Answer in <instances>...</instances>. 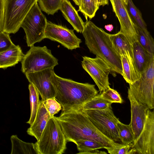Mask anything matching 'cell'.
<instances>
[{"mask_svg": "<svg viewBox=\"0 0 154 154\" xmlns=\"http://www.w3.org/2000/svg\"><path fill=\"white\" fill-rule=\"evenodd\" d=\"M82 109L61 113L59 116L56 117L67 142L75 143L79 140H88L97 142L105 148L118 147L123 145L102 134L84 114Z\"/></svg>", "mask_w": 154, "mask_h": 154, "instance_id": "obj_1", "label": "cell"}, {"mask_svg": "<svg viewBox=\"0 0 154 154\" xmlns=\"http://www.w3.org/2000/svg\"><path fill=\"white\" fill-rule=\"evenodd\" d=\"M52 82L56 94L55 98L61 105V113L82 109L83 106L98 94L95 85L63 78L54 73Z\"/></svg>", "mask_w": 154, "mask_h": 154, "instance_id": "obj_2", "label": "cell"}, {"mask_svg": "<svg viewBox=\"0 0 154 154\" xmlns=\"http://www.w3.org/2000/svg\"><path fill=\"white\" fill-rule=\"evenodd\" d=\"M82 33L85 44L90 52L102 59L111 71L122 75V69L121 57L113 47L110 34L88 20L85 23Z\"/></svg>", "mask_w": 154, "mask_h": 154, "instance_id": "obj_3", "label": "cell"}, {"mask_svg": "<svg viewBox=\"0 0 154 154\" xmlns=\"http://www.w3.org/2000/svg\"><path fill=\"white\" fill-rule=\"evenodd\" d=\"M67 142L60 124L53 116L48 120L35 143L38 154H62L66 149Z\"/></svg>", "mask_w": 154, "mask_h": 154, "instance_id": "obj_4", "label": "cell"}, {"mask_svg": "<svg viewBox=\"0 0 154 154\" xmlns=\"http://www.w3.org/2000/svg\"><path fill=\"white\" fill-rule=\"evenodd\" d=\"M38 0H5L3 31L15 34L25 18Z\"/></svg>", "mask_w": 154, "mask_h": 154, "instance_id": "obj_5", "label": "cell"}, {"mask_svg": "<svg viewBox=\"0 0 154 154\" xmlns=\"http://www.w3.org/2000/svg\"><path fill=\"white\" fill-rule=\"evenodd\" d=\"M21 71L25 74L50 68L58 64V60L46 46L30 47L21 61Z\"/></svg>", "mask_w": 154, "mask_h": 154, "instance_id": "obj_6", "label": "cell"}, {"mask_svg": "<svg viewBox=\"0 0 154 154\" xmlns=\"http://www.w3.org/2000/svg\"><path fill=\"white\" fill-rule=\"evenodd\" d=\"M82 111L104 135L115 142L120 141L117 127L119 120L115 115L111 105L103 110L82 109Z\"/></svg>", "mask_w": 154, "mask_h": 154, "instance_id": "obj_7", "label": "cell"}, {"mask_svg": "<svg viewBox=\"0 0 154 154\" xmlns=\"http://www.w3.org/2000/svg\"><path fill=\"white\" fill-rule=\"evenodd\" d=\"M47 21L38 2H36L25 18L21 26L25 32L28 47H31L45 38V32Z\"/></svg>", "mask_w": 154, "mask_h": 154, "instance_id": "obj_8", "label": "cell"}, {"mask_svg": "<svg viewBox=\"0 0 154 154\" xmlns=\"http://www.w3.org/2000/svg\"><path fill=\"white\" fill-rule=\"evenodd\" d=\"M154 60L140 78L129 84L128 91L135 99L150 109L154 108Z\"/></svg>", "mask_w": 154, "mask_h": 154, "instance_id": "obj_9", "label": "cell"}, {"mask_svg": "<svg viewBox=\"0 0 154 154\" xmlns=\"http://www.w3.org/2000/svg\"><path fill=\"white\" fill-rule=\"evenodd\" d=\"M82 65L98 87L100 93L110 87L109 75L111 71L108 64L101 58L82 57Z\"/></svg>", "mask_w": 154, "mask_h": 154, "instance_id": "obj_10", "label": "cell"}, {"mask_svg": "<svg viewBox=\"0 0 154 154\" xmlns=\"http://www.w3.org/2000/svg\"><path fill=\"white\" fill-rule=\"evenodd\" d=\"M128 154H154V112L147 111L143 128Z\"/></svg>", "mask_w": 154, "mask_h": 154, "instance_id": "obj_11", "label": "cell"}, {"mask_svg": "<svg viewBox=\"0 0 154 154\" xmlns=\"http://www.w3.org/2000/svg\"><path fill=\"white\" fill-rule=\"evenodd\" d=\"M45 38L57 42L70 50L80 48L82 42L75 35L73 29L48 21L45 30Z\"/></svg>", "mask_w": 154, "mask_h": 154, "instance_id": "obj_12", "label": "cell"}, {"mask_svg": "<svg viewBox=\"0 0 154 154\" xmlns=\"http://www.w3.org/2000/svg\"><path fill=\"white\" fill-rule=\"evenodd\" d=\"M54 69L48 68L25 74L29 83L37 88L43 101L55 96V89L52 82Z\"/></svg>", "mask_w": 154, "mask_h": 154, "instance_id": "obj_13", "label": "cell"}, {"mask_svg": "<svg viewBox=\"0 0 154 154\" xmlns=\"http://www.w3.org/2000/svg\"><path fill=\"white\" fill-rule=\"evenodd\" d=\"M113 11L119 20L120 29L119 33L123 34L132 45L137 41L134 27L129 14L126 5L123 0H109Z\"/></svg>", "mask_w": 154, "mask_h": 154, "instance_id": "obj_14", "label": "cell"}, {"mask_svg": "<svg viewBox=\"0 0 154 154\" xmlns=\"http://www.w3.org/2000/svg\"><path fill=\"white\" fill-rule=\"evenodd\" d=\"M128 98L131 104L130 124L134 134V143L136 141L143 128L147 111L149 108L138 101L128 91Z\"/></svg>", "mask_w": 154, "mask_h": 154, "instance_id": "obj_15", "label": "cell"}, {"mask_svg": "<svg viewBox=\"0 0 154 154\" xmlns=\"http://www.w3.org/2000/svg\"><path fill=\"white\" fill-rule=\"evenodd\" d=\"M51 117L45 107L43 101L41 100L35 119L27 130V134L34 137L38 141L48 122Z\"/></svg>", "mask_w": 154, "mask_h": 154, "instance_id": "obj_16", "label": "cell"}, {"mask_svg": "<svg viewBox=\"0 0 154 154\" xmlns=\"http://www.w3.org/2000/svg\"><path fill=\"white\" fill-rule=\"evenodd\" d=\"M132 46L134 64L138 72L141 75L154 60V54L143 48L137 41L133 43Z\"/></svg>", "mask_w": 154, "mask_h": 154, "instance_id": "obj_17", "label": "cell"}, {"mask_svg": "<svg viewBox=\"0 0 154 154\" xmlns=\"http://www.w3.org/2000/svg\"><path fill=\"white\" fill-rule=\"evenodd\" d=\"M65 18L77 32L82 33L85 23L69 0H62L60 10Z\"/></svg>", "mask_w": 154, "mask_h": 154, "instance_id": "obj_18", "label": "cell"}, {"mask_svg": "<svg viewBox=\"0 0 154 154\" xmlns=\"http://www.w3.org/2000/svg\"><path fill=\"white\" fill-rule=\"evenodd\" d=\"M24 55L20 47L13 44L7 50L0 52V68L15 66L21 61Z\"/></svg>", "mask_w": 154, "mask_h": 154, "instance_id": "obj_19", "label": "cell"}, {"mask_svg": "<svg viewBox=\"0 0 154 154\" xmlns=\"http://www.w3.org/2000/svg\"><path fill=\"white\" fill-rule=\"evenodd\" d=\"M122 67V75L129 84H132L140 77L135 66L133 59L126 55H120Z\"/></svg>", "mask_w": 154, "mask_h": 154, "instance_id": "obj_20", "label": "cell"}, {"mask_svg": "<svg viewBox=\"0 0 154 154\" xmlns=\"http://www.w3.org/2000/svg\"><path fill=\"white\" fill-rule=\"evenodd\" d=\"M110 37L113 47L119 56L122 55H127L134 60L132 45L123 34L119 32L110 34Z\"/></svg>", "mask_w": 154, "mask_h": 154, "instance_id": "obj_21", "label": "cell"}, {"mask_svg": "<svg viewBox=\"0 0 154 154\" xmlns=\"http://www.w3.org/2000/svg\"><path fill=\"white\" fill-rule=\"evenodd\" d=\"M10 140L11 143V154H38L35 143L23 141L17 135H12Z\"/></svg>", "mask_w": 154, "mask_h": 154, "instance_id": "obj_22", "label": "cell"}, {"mask_svg": "<svg viewBox=\"0 0 154 154\" xmlns=\"http://www.w3.org/2000/svg\"><path fill=\"white\" fill-rule=\"evenodd\" d=\"M126 6L134 25L145 32L149 33L147 28L146 24L143 18L141 13L135 5L132 0H127Z\"/></svg>", "mask_w": 154, "mask_h": 154, "instance_id": "obj_23", "label": "cell"}, {"mask_svg": "<svg viewBox=\"0 0 154 154\" xmlns=\"http://www.w3.org/2000/svg\"><path fill=\"white\" fill-rule=\"evenodd\" d=\"M28 88L29 93L31 111L29 119L26 123L31 125L33 123L35 118L40 100H39V93L34 85L30 83Z\"/></svg>", "mask_w": 154, "mask_h": 154, "instance_id": "obj_24", "label": "cell"}, {"mask_svg": "<svg viewBox=\"0 0 154 154\" xmlns=\"http://www.w3.org/2000/svg\"><path fill=\"white\" fill-rule=\"evenodd\" d=\"M137 41L140 45L147 51L154 54V40L149 32L146 33L135 26Z\"/></svg>", "mask_w": 154, "mask_h": 154, "instance_id": "obj_25", "label": "cell"}, {"mask_svg": "<svg viewBox=\"0 0 154 154\" xmlns=\"http://www.w3.org/2000/svg\"><path fill=\"white\" fill-rule=\"evenodd\" d=\"M79 6L77 11L81 12L87 20L88 18L91 19L95 16L100 7L94 0H81Z\"/></svg>", "mask_w": 154, "mask_h": 154, "instance_id": "obj_26", "label": "cell"}, {"mask_svg": "<svg viewBox=\"0 0 154 154\" xmlns=\"http://www.w3.org/2000/svg\"><path fill=\"white\" fill-rule=\"evenodd\" d=\"M117 127L119 138L123 144L131 145L134 141V134L130 124L125 125L119 121Z\"/></svg>", "mask_w": 154, "mask_h": 154, "instance_id": "obj_27", "label": "cell"}, {"mask_svg": "<svg viewBox=\"0 0 154 154\" xmlns=\"http://www.w3.org/2000/svg\"><path fill=\"white\" fill-rule=\"evenodd\" d=\"M112 103L104 99L100 94H97L83 106V110H103L106 108Z\"/></svg>", "mask_w": 154, "mask_h": 154, "instance_id": "obj_28", "label": "cell"}, {"mask_svg": "<svg viewBox=\"0 0 154 154\" xmlns=\"http://www.w3.org/2000/svg\"><path fill=\"white\" fill-rule=\"evenodd\" d=\"M62 0H38L39 6L48 15H53L60 10Z\"/></svg>", "mask_w": 154, "mask_h": 154, "instance_id": "obj_29", "label": "cell"}, {"mask_svg": "<svg viewBox=\"0 0 154 154\" xmlns=\"http://www.w3.org/2000/svg\"><path fill=\"white\" fill-rule=\"evenodd\" d=\"M79 152L78 154H82L83 153L94 150L105 148V146L97 142L88 140H82L77 141L75 143Z\"/></svg>", "mask_w": 154, "mask_h": 154, "instance_id": "obj_30", "label": "cell"}, {"mask_svg": "<svg viewBox=\"0 0 154 154\" xmlns=\"http://www.w3.org/2000/svg\"><path fill=\"white\" fill-rule=\"evenodd\" d=\"M100 96L104 99L111 102L122 103L123 100L117 91L110 87L100 93Z\"/></svg>", "mask_w": 154, "mask_h": 154, "instance_id": "obj_31", "label": "cell"}, {"mask_svg": "<svg viewBox=\"0 0 154 154\" xmlns=\"http://www.w3.org/2000/svg\"><path fill=\"white\" fill-rule=\"evenodd\" d=\"M43 102L46 109L51 117L62 109L61 104L55 98L48 99L43 101Z\"/></svg>", "mask_w": 154, "mask_h": 154, "instance_id": "obj_32", "label": "cell"}, {"mask_svg": "<svg viewBox=\"0 0 154 154\" xmlns=\"http://www.w3.org/2000/svg\"><path fill=\"white\" fill-rule=\"evenodd\" d=\"M13 44L10 38L9 34L3 31L0 32V52L7 50Z\"/></svg>", "mask_w": 154, "mask_h": 154, "instance_id": "obj_33", "label": "cell"}, {"mask_svg": "<svg viewBox=\"0 0 154 154\" xmlns=\"http://www.w3.org/2000/svg\"><path fill=\"white\" fill-rule=\"evenodd\" d=\"M131 146V145H124L118 147H108L105 149L110 154H128Z\"/></svg>", "mask_w": 154, "mask_h": 154, "instance_id": "obj_34", "label": "cell"}, {"mask_svg": "<svg viewBox=\"0 0 154 154\" xmlns=\"http://www.w3.org/2000/svg\"><path fill=\"white\" fill-rule=\"evenodd\" d=\"M5 0H0V32L3 31L4 18Z\"/></svg>", "mask_w": 154, "mask_h": 154, "instance_id": "obj_35", "label": "cell"}, {"mask_svg": "<svg viewBox=\"0 0 154 154\" xmlns=\"http://www.w3.org/2000/svg\"><path fill=\"white\" fill-rule=\"evenodd\" d=\"M109 0H97L98 5L100 6H104L107 5L109 4Z\"/></svg>", "mask_w": 154, "mask_h": 154, "instance_id": "obj_36", "label": "cell"}, {"mask_svg": "<svg viewBox=\"0 0 154 154\" xmlns=\"http://www.w3.org/2000/svg\"><path fill=\"white\" fill-rule=\"evenodd\" d=\"M104 28L107 30L111 32L113 30V26L112 24H108L105 25Z\"/></svg>", "mask_w": 154, "mask_h": 154, "instance_id": "obj_37", "label": "cell"}, {"mask_svg": "<svg viewBox=\"0 0 154 154\" xmlns=\"http://www.w3.org/2000/svg\"><path fill=\"white\" fill-rule=\"evenodd\" d=\"M75 4L78 6H79L80 4L81 0H72Z\"/></svg>", "mask_w": 154, "mask_h": 154, "instance_id": "obj_38", "label": "cell"}, {"mask_svg": "<svg viewBox=\"0 0 154 154\" xmlns=\"http://www.w3.org/2000/svg\"><path fill=\"white\" fill-rule=\"evenodd\" d=\"M125 3L127 5V0H123Z\"/></svg>", "mask_w": 154, "mask_h": 154, "instance_id": "obj_39", "label": "cell"}, {"mask_svg": "<svg viewBox=\"0 0 154 154\" xmlns=\"http://www.w3.org/2000/svg\"><path fill=\"white\" fill-rule=\"evenodd\" d=\"M94 1H95V2H96L98 4V2H97V0H94Z\"/></svg>", "mask_w": 154, "mask_h": 154, "instance_id": "obj_40", "label": "cell"}]
</instances>
